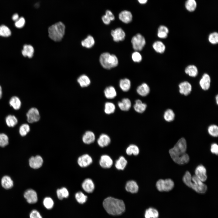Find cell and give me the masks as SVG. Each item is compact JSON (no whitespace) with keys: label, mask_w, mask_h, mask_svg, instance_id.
Segmentation results:
<instances>
[{"label":"cell","mask_w":218,"mask_h":218,"mask_svg":"<svg viewBox=\"0 0 218 218\" xmlns=\"http://www.w3.org/2000/svg\"><path fill=\"white\" fill-rule=\"evenodd\" d=\"M187 147L186 140L184 138H181L174 147L169 150V154L174 162L179 164H183L189 162V157L186 153Z\"/></svg>","instance_id":"obj_1"},{"label":"cell","mask_w":218,"mask_h":218,"mask_svg":"<svg viewBox=\"0 0 218 218\" xmlns=\"http://www.w3.org/2000/svg\"><path fill=\"white\" fill-rule=\"evenodd\" d=\"M103 204L107 212L112 215L121 214L125 210V205L123 201L113 197H109L105 199Z\"/></svg>","instance_id":"obj_2"},{"label":"cell","mask_w":218,"mask_h":218,"mask_svg":"<svg viewBox=\"0 0 218 218\" xmlns=\"http://www.w3.org/2000/svg\"><path fill=\"white\" fill-rule=\"evenodd\" d=\"M183 180L187 186L198 193H204L207 190L206 185L203 183L195 175L192 177L190 173L188 171L186 172L183 177Z\"/></svg>","instance_id":"obj_3"},{"label":"cell","mask_w":218,"mask_h":218,"mask_svg":"<svg viewBox=\"0 0 218 218\" xmlns=\"http://www.w3.org/2000/svg\"><path fill=\"white\" fill-rule=\"evenodd\" d=\"M65 29V26L62 22L59 21L56 23L48 28V36L52 40L56 42L59 41L63 37Z\"/></svg>","instance_id":"obj_4"},{"label":"cell","mask_w":218,"mask_h":218,"mask_svg":"<svg viewBox=\"0 0 218 218\" xmlns=\"http://www.w3.org/2000/svg\"><path fill=\"white\" fill-rule=\"evenodd\" d=\"M99 62L101 66L107 69L115 67L118 64V60L116 56L108 52H104L101 54Z\"/></svg>","instance_id":"obj_5"},{"label":"cell","mask_w":218,"mask_h":218,"mask_svg":"<svg viewBox=\"0 0 218 218\" xmlns=\"http://www.w3.org/2000/svg\"><path fill=\"white\" fill-rule=\"evenodd\" d=\"M131 43L135 51H140L144 47L146 41L144 37L141 34L137 33L132 37Z\"/></svg>","instance_id":"obj_6"},{"label":"cell","mask_w":218,"mask_h":218,"mask_svg":"<svg viewBox=\"0 0 218 218\" xmlns=\"http://www.w3.org/2000/svg\"><path fill=\"white\" fill-rule=\"evenodd\" d=\"M156 186L160 191H168L173 189L174 186V183L170 179H160L157 182Z\"/></svg>","instance_id":"obj_7"},{"label":"cell","mask_w":218,"mask_h":218,"mask_svg":"<svg viewBox=\"0 0 218 218\" xmlns=\"http://www.w3.org/2000/svg\"><path fill=\"white\" fill-rule=\"evenodd\" d=\"M27 121L30 123L36 122L40 119V115L38 110L35 107L30 108L26 114Z\"/></svg>","instance_id":"obj_8"},{"label":"cell","mask_w":218,"mask_h":218,"mask_svg":"<svg viewBox=\"0 0 218 218\" xmlns=\"http://www.w3.org/2000/svg\"><path fill=\"white\" fill-rule=\"evenodd\" d=\"M111 35L113 40L116 42L123 41L126 36L125 32L121 28H118L112 30L111 32Z\"/></svg>","instance_id":"obj_9"},{"label":"cell","mask_w":218,"mask_h":218,"mask_svg":"<svg viewBox=\"0 0 218 218\" xmlns=\"http://www.w3.org/2000/svg\"><path fill=\"white\" fill-rule=\"evenodd\" d=\"M24 196L29 203H35L38 201L37 193L33 190L30 189L27 190L25 192Z\"/></svg>","instance_id":"obj_10"},{"label":"cell","mask_w":218,"mask_h":218,"mask_svg":"<svg viewBox=\"0 0 218 218\" xmlns=\"http://www.w3.org/2000/svg\"><path fill=\"white\" fill-rule=\"evenodd\" d=\"M43 160L41 156L37 155L32 157L29 160V164L30 167L34 169L40 168L42 165Z\"/></svg>","instance_id":"obj_11"},{"label":"cell","mask_w":218,"mask_h":218,"mask_svg":"<svg viewBox=\"0 0 218 218\" xmlns=\"http://www.w3.org/2000/svg\"><path fill=\"white\" fill-rule=\"evenodd\" d=\"M211 78L207 73H204L199 81V84L201 88L204 90H208L210 88Z\"/></svg>","instance_id":"obj_12"},{"label":"cell","mask_w":218,"mask_h":218,"mask_svg":"<svg viewBox=\"0 0 218 218\" xmlns=\"http://www.w3.org/2000/svg\"><path fill=\"white\" fill-rule=\"evenodd\" d=\"M180 93L185 96L189 94L191 91L192 87L191 84L187 81H184L179 85Z\"/></svg>","instance_id":"obj_13"},{"label":"cell","mask_w":218,"mask_h":218,"mask_svg":"<svg viewBox=\"0 0 218 218\" xmlns=\"http://www.w3.org/2000/svg\"><path fill=\"white\" fill-rule=\"evenodd\" d=\"M92 162L91 157L88 154H84L78 159V163L79 166L82 167H87L90 165Z\"/></svg>","instance_id":"obj_14"},{"label":"cell","mask_w":218,"mask_h":218,"mask_svg":"<svg viewBox=\"0 0 218 218\" xmlns=\"http://www.w3.org/2000/svg\"><path fill=\"white\" fill-rule=\"evenodd\" d=\"M206 170L202 165L197 166L195 170V175L203 182L205 181L207 179Z\"/></svg>","instance_id":"obj_15"},{"label":"cell","mask_w":218,"mask_h":218,"mask_svg":"<svg viewBox=\"0 0 218 218\" xmlns=\"http://www.w3.org/2000/svg\"><path fill=\"white\" fill-rule=\"evenodd\" d=\"M99 164L102 168H109L112 166L113 161L111 157L108 155H103L101 157Z\"/></svg>","instance_id":"obj_16"},{"label":"cell","mask_w":218,"mask_h":218,"mask_svg":"<svg viewBox=\"0 0 218 218\" xmlns=\"http://www.w3.org/2000/svg\"><path fill=\"white\" fill-rule=\"evenodd\" d=\"M82 187L85 192L89 193H92L95 188L93 181L90 178L86 179L83 181Z\"/></svg>","instance_id":"obj_17"},{"label":"cell","mask_w":218,"mask_h":218,"mask_svg":"<svg viewBox=\"0 0 218 218\" xmlns=\"http://www.w3.org/2000/svg\"><path fill=\"white\" fill-rule=\"evenodd\" d=\"M119 18L122 22L127 24L130 22L132 20V15L130 11L124 10L119 14Z\"/></svg>","instance_id":"obj_18"},{"label":"cell","mask_w":218,"mask_h":218,"mask_svg":"<svg viewBox=\"0 0 218 218\" xmlns=\"http://www.w3.org/2000/svg\"><path fill=\"white\" fill-rule=\"evenodd\" d=\"M95 137L94 133L91 131L88 130L83 134L82 140L83 142L86 144H90L94 142L95 140Z\"/></svg>","instance_id":"obj_19"},{"label":"cell","mask_w":218,"mask_h":218,"mask_svg":"<svg viewBox=\"0 0 218 218\" xmlns=\"http://www.w3.org/2000/svg\"><path fill=\"white\" fill-rule=\"evenodd\" d=\"M111 139L107 134H101L97 139V143L101 147H104L108 145L111 142Z\"/></svg>","instance_id":"obj_20"},{"label":"cell","mask_w":218,"mask_h":218,"mask_svg":"<svg viewBox=\"0 0 218 218\" xmlns=\"http://www.w3.org/2000/svg\"><path fill=\"white\" fill-rule=\"evenodd\" d=\"M126 190L132 193H137L139 189L137 184L135 181L131 180L127 182L125 186Z\"/></svg>","instance_id":"obj_21"},{"label":"cell","mask_w":218,"mask_h":218,"mask_svg":"<svg viewBox=\"0 0 218 218\" xmlns=\"http://www.w3.org/2000/svg\"><path fill=\"white\" fill-rule=\"evenodd\" d=\"M137 91L139 95L144 97L146 96L149 94L150 92V88L147 84L144 83L137 87Z\"/></svg>","instance_id":"obj_22"},{"label":"cell","mask_w":218,"mask_h":218,"mask_svg":"<svg viewBox=\"0 0 218 218\" xmlns=\"http://www.w3.org/2000/svg\"><path fill=\"white\" fill-rule=\"evenodd\" d=\"M118 105L121 110L124 111H128L130 108L131 103L128 98H124L118 103Z\"/></svg>","instance_id":"obj_23"},{"label":"cell","mask_w":218,"mask_h":218,"mask_svg":"<svg viewBox=\"0 0 218 218\" xmlns=\"http://www.w3.org/2000/svg\"><path fill=\"white\" fill-rule=\"evenodd\" d=\"M185 72L186 74L192 77H196L198 73V69L195 65L193 64L187 66L185 68Z\"/></svg>","instance_id":"obj_24"},{"label":"cell","mask_w":218,"mask_h":218,"mask_svg":"<svg viewBox=\"0 0 218 218\" xmlns=\"http://www.w3.org/2000/svg\"><path fill=\"white\" fill-rule=\"evenodd\" d=\"M77 81L81 88H85L88 86L91 81L90 78L86 75L82 74L77 79Z\"/></svg>","instance_id":"obj_25"},{"label":"cell","mask_w":218,"mask_h":218,"mask_svg":"<svg viewBox=\"0 0 218 218\" xmlns=\"http://www.w3.org/2000/svg\"><path fill=\"white\" fill-rule=\"evenodd\" d=\"M152 47L154 51L157 53L163 54L166 50V46L161 41H157L153 44Z\"/></svg>","instance_id":"obj_26"},{"label":"cell","mask_w":218,"mask_h":218,"mask_svg":"<svg viewBox=\"0 0 218 218\" xmlns=\"http://www.w3.org/2000/svg\"><path fill=\"white\" fill-rule=\"evenodd\" d=\"M105 97L107 99H112L117 95V92L114 88L112 86L106 87L104 91Z\"/></svg>","instance_id":"obj_27"},{"label":"cell","mask_w":218,"mask_h":218,"mask_svg":"<svg viewBox=\"0 0 218 218\" xmlns=\"http://www.w3.org/2000/svg\"><path fill=\"white\" fill-rule=\"evenodd\" d=\"M169 32L168 28L164 25H161L158 28L157 32V37L161 39L166 38Z\"/></svg>","instance_id":"obj_28"},{"label":"cell","mask_w":218,"mask_h":218,"mask_svg":"<svg viewBox=\"0 0 218 218\" xmlns=\"http://www.w3.org/2000/svg\"><path fill=\"white\" fill-rule=\"evenodd\" d=\"M147 107L146 104L143 103L139 99L136 100L135 103L134 105V108L137 112L139 113H142L146 110Z\"/></svg>","instance_id":"obj_29"},{"label":"cell","mask_w":218,"mask_h":218,"mask_svg":"<svg viewBox=\"0 0 218 218\" xmlns=\"http://www.w3.org/2000/svg\"><path fill=\"white\" fill-rule=\"evenodd\" d=\"M34 50L33 47L30 45H25L22 51V55L24 57L31 58L33 55Z\"/></svg>","instance_id":"obj_30"},{"label":"cell","mask_w":218,"mask_h":218,"mask_svg":"<svg viewBox=\"0 0 218 218\" xmlns=\"http://www.w3.org/2000/svg\"><path fill=\"white\" fill-rule=\"evenodd\" d=\"M1 184L3 188L8 189L12 187L13 185V182L10 177L5 176L2 179Z\"/></svg>","instance_id":"obj_31"},{"label":"cell","mask_w":218,"mask_h":218,"mask_svg":"<svg viewBox=\"0 0 218 218\" xmlns=\"http://www.w3.org/2000/svg\"><path fill=\"white\" fill-rule=\"evenodd\" d=\"M94 44V39L91 35L88 36L86 38L81 41V45L82 46L88 48H92Z\"/></svg>","instance_id":"obj_32"},{"label":"cell","mask_w":218,"mask_h":218,"mask_svg":"<svg viewBox=\"0 0 218 218\" xmlns=\"http://www.w3.org/2000/svg\"><path fill=\"white\" fill-rule=\"evenodd\" d=\"M119 86L121 89L124 91H128L131 87V82L127 78L121 79L119 81Z\"/></svg>","instance_id":"obj_33"},{"label":"cell","mask_w":218,"mask_h":218,"mask_svg":"<svg viewBox=\"0 0 218 218\" xmlns=\"http://www.w3.org/2000/svg\"><path fill=\"white\" fill-rule=\"evenodd\" d=\"M9 104L10 106L15 110H19L21 105L20 100L18 97L16 96H13L10 98Z\"/></svg>","instance_id":"obj_34"},{"label":"cell","mask_w":218,"mask_h":218,"mask_svg":"<svg viewBox=\"0 0 218 218\" xmlns=\"http://www.w3.org/2000/svg\"><path fill=\"white\" fill-rule=\"evenodd\" d=\"M127 161L123 156L120 157L115 163L116 168L119 170H123L126 166Z\"/></svg>","instance_id":"obj_35"},{"label":"cell","mask_w":218,"mask_h":218,"mask_svg":"<svg viewBox=\"0 0 218 218\" xmlns=\"http://www.w3.org/2000/svg\"><path fill=\"white\" fill-rule=\"evenodd\" d=\"M158 212L154 208H150L146 210L145 218H158Z\"/></svg>","instance_id":"obj_36"},{"label":"cell","mask_w":218,"mask_h":218,"mask_svg":"<svg viewBox=\"0 0 218 218\" xmlns=\"http://www.w3.org/2000/svg\"><path fill=\"white\" fill-rule=\"evenodd\" d=\"M18 120L13 115H9L5 118V122L7 125L10 127H13L18 123Z\"/></svg>","instance_id":"obj_37"},{"label":"cell","mask_w":218,"mask_h":218,"mask_svg":"<svg viewBox=\"0 0 218 218\" xmlns=\"http://www.w3.org/2000/svg\"><path fill=\"white\" fill-rule=\"evenodd\" d=\"M56 193L58 198L60 200H62L64 198H67L69 195L68 190L64 187L58 189Z\"/></svg>","instance_id":"obj_38"},{"label":"cell","mask_w":218,"mask_h":218,"mask_svg":"<svg viewBox=\"0 0 218 218\" xmlns=\"http://www.w3.org/2000/svg\"><path fill=\"white\" fill-rule=\"evenodd\" d=\"M185 5L187 10L190 12H193L197 8V3L195 0H187Z\"/></svg>","instance_id":"obj_39"},{"label":"cell","mask_w":218,"mask_h":218,"mask_svg":"<svg viewBox=\"0 0 218 218\" xmlns=\"http://www.w3.org/2000/svg\"><path fill=\"white\" fill-rule=\"evenodd\" d=\"M127 154L129 155L133 154L134 155H137L139 153V150L138 147L134 144L130 145L126 150Z\"/></svg>","instance_id":"obj_40"},{"label":"cell","mask_w":218,"mask_h":218,"mask_svg":"<svg viewBox=\"0 0 218 218\" xmlns=\"http://www.w3.org/2000/svg\"><path fill=\"white\" fill-rule=\"evenodd\" d=\"M175 117V114L173 111L169 109L167 110L164 114V119L167 122H170L173 121Z\"/></svg>","instance_id":"obj_41"},{"label":"cell","mask_w":218,"mask_h":218,"mask_svg":"<svg viewBox=\"0 0 218 218\" xmlns=\"http://www.w3.org/2000/svg\"><path fill=\"white\" fill-rule=\"evenodd\" d=\"M115 110V106L113 103L111 102H107L105 104L104 112L107 114L113 113Z\"/></svg>","instance_id":"obj_42"},{"label":"cell","mask_w":218,"mask_h":218,"mask_svg":"<svg viewBox=\"0 0 218 218\" xmlns=\"http://www.w3.org/2000/svg\"><path fill=\"white\" fill-rule=\"evenodd\" d=\"M75 198L78 203L83 204L86 201L88 197L83 192L79 191L75 194Z\"/></svg>","instance_id":"obj_43"},{"label":"cell","mask_w":218,"mask_h":218,"mask_svg":"<svg viewBox=\"0 0 218 218\" xmlns=\"http://www.w3.org/2000/svg\"><path fill=\"white\" fill-rule=\"evenodd\" d=\"M209 42L212 44L216 45L218 43V33L215 31L210 33L208 37Z\"/></svg>","instance_id":"obj_44"},{"label":"cell","mask_w":218,"mask_h":218,"mask_svg":"<svg viewBox=\"0 0 218 218\" xmlns=\"http://www.w3.org/2000/svg\"><path fill=\"white\" fill-rule=\"evenodd\" d=\"M30 130V127L29 125L27 124H24L20 126L19 129V133L21 136H25L27 135Z\"/></svg>","instance_id":"obj_45"},{"label":"cell","mask_w":218,"mask_h":218,"mask_svg":"<svg viewBox=\"0 0 218 218\" xmlns=\"http://www.w3.org/2000/svg\"><path fill=\"white\" fill-rule=\"evenodd\" d=\"M11 35V31L8 27L4 25L0 26V36L8 37Z\"/></svg>","instance_id":"obj_46"},{"label":"cell","mask_w":218,"mask_h":218,"mask_svg":"<svg viewBox=\"0 0 218 218\" xmlns=\"http://www.w3.org/2000/svg\"><path fill=\"white\" fill-rule=\"evenodd\" d=\"M43 204L45 208L49 210L53 207L54 202L51 198L47 197L44 199L43 201Z\"/></svg>","instance_id":"obj_47"},{"label":"cell","mask_w":218,"mask_h":218,"mask_svg":"<svg viewBox=\"0 0 218 218\" xmlns=\"http://www.w3.org/2000/svg\"><path fill=\"white\" fill-rule=\"evenodd\" d=\"M209 134L211 136L216 137L218 136V127L215 124L210 126L208 128Z\"/></svg>","instance_id":"obj_48"},{"label":"cell","mask_w":218,"mask_h":218,"mask_svg":"<svg viewBox=\"0 0 218 218\" xmlns=\"http://www.w3.org/2000/svg\"><path fill=\"white\" fill-rule=\"evenodd\" d=\"M8 144V136L4 133L0 134V147H4Z\"/></svg>","instance_id":"obj_49"},{"label":"cell","mask_w":218,"mask_h":218,"mask_svg":"<svg viewBox=\"0 0 218 218\" xmlns=\"http://www.w3.org/2000/svg\"><path fill=\"white\" fill-rule=\"evenodd\" d=\"M132 60L135 62H140L142 60V56L138 51H135L131 55Z\"/></svg>","instance_id":"obj_50"},{"label":"cell","mask_w":218,"mask_h":218,"mask_svg":"<svg viewBox=\"0 0 218 218\" xmlns=\"http://www.w3.org/2000/svg\"><path fill=\"white\" fill-rule=\"evenodd\" d=\"M25 23V20L24 18L23 17H21L15 21V25L17 28H21L24 26Z\"/></svg>","instance_id":"obj_51"},{"label":"cell","mask_w":218,"mask_h":218,"mask_svg":"<svg viewBox=\"0 0 218 218\" xmlns=\"http://www.w3.org/2000/svg\"><path fill=\"white\" fill-rule=\"evenodd\" d=\"M30 218H42L39 212L36 210L31 211L29 215Z\"/></svg>","instance_id":"obj_52"},{"label":"cell","mask_w":218,"mask_h":218,"mask_svg":"<svg viewBox=\"0 0 218 218\" xmlns=\"http://www.w3.org/2000/svg\"><path fill=\"white\" fill-rule=\"evenodd\" d=\"M210 150L212 153L216 155L218 154V146L216 143L212 144L211 146Z\"/></svg>","instance_id":"obj_53"},{"label":"cell","mask_w":218,"mask_h":218,"mask_svg":"<svg viewBox=\"0 0 218 218\" xmlns=\"http://www.w3.org/2000/svg\"><path fill=\"white\" fill-rule=\"evenodd\" d=\"M111 21H113L115 19V17L110 11L107 10L105 12V15Z\"/></svg>","instance_id":"obj_54"},{"label":"cell","mask_w":218,"mask_h":218,"mask_svg":"<svg viewBox=\"0 0 218 218\" xmlns=\"http://www.w3.org/2000/svg\"><path fill=\"white\" fill-rule=\"evenodd\" d=\"M102 19L103 23L107 25L109 24L111 21L105 15L102 16Z\"/></svg>","instance_id":"obj_55"},{"label":"cell","mask_w":218,"mask_h":218,"mask_svg":"<svg viewBox=\"0 0 218 218\" xmlns=\"http://www.w3.org/2000/svg\"><path fill=\"white\" fill-rule=\"evenodd\" d=\"M18 18V15L17 13L14 14L12 16V19L14 21H16Z\"/></svg>","instance_id":"obj_56"},{"label":"cell","mask_w":218,"mask_h":218,"mask_svg":"<svg viewBox=\"0 0 218 218\" xmlns=\"http://www.w3.org/2000/svg\"><path fill=\"white\" fill-rule=\"evenodd\" d=\"M139 2L142 4H145L147 3V0H137Z\"/></svg>","instance_id":"obj_57"},{"label":"cell","mask_w":218,"mask_h":218,"mask_svg":"<svg viewBox=\"0 0 218 218\" xmlns=\"http://www.w3.org/2000/svg\"><path fill=\"white\" fill-rule=\"evenodd\" d=\"M2 90L1 86L0 85V99L2 97Z\"/></svg>","instance_id":"obj_58"},{"label":"cell","mask_w":218,"mask_h":218,"mask_svg":"<svg viewBox=\"0 0 218 218\" xmlns=\"http://www.w3.org/2000/svg\"><path fill=\"white\" fill-rule=\"evenodd\" d=\"M216 103H217V104H218V95H216Z\"/></svg>","instance_id":"obj_59"}]
</instances>
